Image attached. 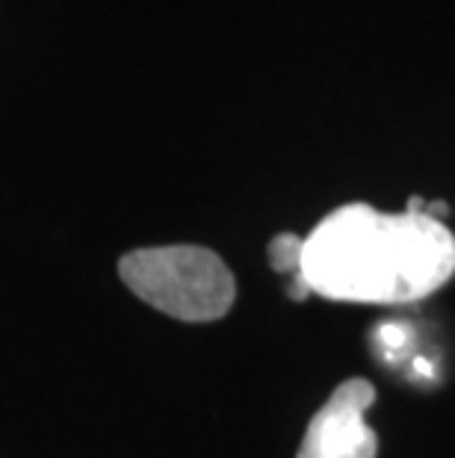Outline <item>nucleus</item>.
I'll use <instances>...</instances> for the list:
<instances>
[{"instance_id": "f257e3e1", "label": "nucleus", "mask_w": 455, "mask_h": 458, "mask_svg": "<svg viewBox=\"0 0 455 458\" xmlns=\"http://www.w3.org/2000/svg\"><path fill=\"white\" fill-rule=\"evenodd\" d=\"M455 276V237L426 213L343 204L305 237L311 296L355 305H405Z\"/></svg>"}, {"instance_id": "f03ea898", "label": "nucleus", "mask_w": 455, "mask_h": 458, "mask_svg": "<svg viewBox=\"0 0 455 458\" xmlns=\"http://www.w3.org/2000/svg\"><path fill=\"white\" fill-rule=\"evenodd\" d=\"M119 276L151 308L183 323H213L234 305L237 284L216 251L205 246H157L131 251Z\"/></svg>"}, {"instance_id": "7ed1b4c3", "label": "nucleus", "mask_w": 455, "mask_h": 458, "mask_svg": "<svg viewBox=\"0 0 455 458\" xmlns=\"http://www.w3.org/2000/svg\"><path fill=\"white\" fill-rule=\"evenodd\" d=\"M375 387L367 378H350L328 396L308 423L296 458H375L379 437L367 426Z\"/></svg>"}, {"instance_id": "20e7f679", "label": "nucleus", "mask_w": 455, "mask_h": 458, "mask_svg": "<svg viewBox=\"0 0 455 458\" xmlns=\"http://www.w3.org/2000/svg\"><path fill=\"white\" fill-rule=\"evenodd\" d=\"M269 263L281 276H302V255H305V237L299 233H278V237L269 240Z\"/></svg>"}, {"instance_id": "39448f33", "label": "nucleus", "mask_w": 455, "mask_h": 458, "mask_svg": "<svg viewBox=\"0 0 455 458\" xmlns=\"http://www.w3.org/2000/svg\"><path fill=\"white\" fill-rule=\"evenodd\" d=\"M379 340L382 346L387 349V352H400V349H405V344H409V328L400 326V323H387L379 328Z\"/></svg>"}, {"instance_id": "423d86ee", "label": "nucleus", "mask_w": 455, "mask_h": 458, "mask_svg": "<svg viewBox=\"0 0 455 458\" xmlns=\"http://www.w3.org/2000/svg\"><path fill=\"white\" fill-rule=\"evenodd\" d=\"M287 296L293 299V301H305L308 296H311V287H308V281L302 276H296V278H290Z\"/></svg>"}]
</instances>
